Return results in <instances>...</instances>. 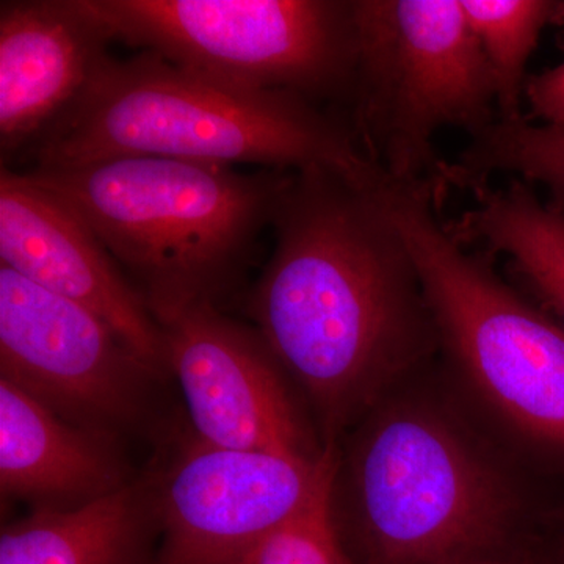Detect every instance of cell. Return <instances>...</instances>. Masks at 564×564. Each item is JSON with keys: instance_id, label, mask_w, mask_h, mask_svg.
Instances as JSON below:
<instances>
[{"instance_id": "obj_11", "label": "cell", "mask_w": 564, "mask_h": 564, "mask_svg": "<svg viewBox=\"0 0 564 564\" xmlns=\"http://www.w3.org/2000/svg\"><path fill=\"white\" fill-rule=\"evenodd\" d=\"M0 263L93 311L166 373L161 325L98 236L62 198L11 169L0 172Z\"/></svg>"}, {"instance_id": "obj_20", "label": "cell", "mask_w": 564, "mask_h": 564, "mask_svg": "<svg viewBox=\"0 0 564 564\" xmlns=\"http://www.w3.org/2000/svg\"><path fill=\"white\" fill-rule=\"evenodd\" d=\"M552 532L555 534L554 545H552L555 563L564 564V499L560 502L558 508H556L554 522H552Z\"/></svg>"}, {"instance_id": "obj_19", "label": "cell", "mask_w": 564, "mask_h": 564, "mask_svg": "<svg viewBox=\"0 0 564 564\" xmlns=\"http://www.w3.org/2000/svg\"><path fill=\"white\" fill-rule=\"evenodd\" d=\"M508 547L467 556V558L458 560V562L452 564H556L554 552L545 555L516 554L513 552V555H511Z\"/></svg>"}, {"instance_id": "obj_2", "label": "cell", "mask_w": 564, "mask_h": 564, "mask_svg": "<svg viewBox=\"0 0 564 564\" xmlns=\"http://www.w3.org/2000/svg\"><path fill=\"white\" fill-rule=\"evenodd\" d=\"M415 378L336 445L329 503L352 564H452L497 551L558 503L541 505L469 415Z\"/></svg>"}, {"instance_id": "obj_6", "label": "cell", "mask_w": 564, "mask_h": 564, "mask_svg": "<svg viewBox=\"0 0 564 564\" xmlns=\"http://www.w3.org/2000/svg\"><path fill=\"white\" fill-rule=\"evenodd\" d=\"M356 69L347 115L367 158L399 187L444 195L434 137L499 120L488 58L462 0H352Z\"/></svg>"}, {"instance_id": "obj_17", "label": "cell", "mask_w": 564, "mask_h": 564, "mask_svg": "<svg viewBox=\"0 0 564 564\" xmlns=\"http://www.w3.org/2000/svg\"><path fill=\"white\" fill-rule=\"evenodd\" d=\"M332 484L333 477L291 521L226 564H352L334 525Z\"/></svg>"}, {"instance_id": "obj_5", "label": "cell", "mask_w": 564, "mask_h": 564, "mask_svg": "<svg viewBox=\"0 0 564 564\" xmlns=\"http://www.w3.org/2000/svg\"><path fill=\"white\" fill-rule=\"evenodd\" d=\"M380 198L421 276L448 366L524 454L564 480L563 323L447 231L432 191L386 182Z\"/></svg>"}, {"instance_id": "obj_1", "label": "cell", "mask_w": 564, "mask_h": 564, "mask_svg": "<svg viewBox=\"0 0 564 564\" xmlns=\"http://www.w3.org/2000/svg\"><path fill=\"white\" fill-rule=\"evenodd\" d=\"M383 182L322 166L295 172L274 214L272 256L248 295V317L323 445L339 444L441 352L421 276L381 203Z\"/></svg>"}, {"instance_id": "obj_15", "label": "cell", "mask_w": 564, "mask_h": 564, "mask_svg": "<svg viewBox=\"0 0 564 564\" xmlns=\"http://www.w3.org/2000/svg\"><path fill=\"white\" fill-rule=\"evenodd\" d=\"M491 68L499 121H519L527 63L545 29L564 25L563 0H462Z\"/></svg>"}, {"instance_id": "obj_14", "label": "cell", "mask_w": 564, "mask_h": 564, "mask_svg": "<svg viewBox=\"0 0 564 564\" xmlns=\"http://www.w3.org/2000/svg\"><path fill=\"white\" fill-rule=\"evenodd\" d=\"M161 525L150 473L66 510H31L3 524L0 564H155Z\"/></svg>"}, {"instance_id": "obj_13", "label": "cell", "mask_w": 564, "mask_h": 564, "mask_svg": "<svg viewBox=\"0 0 564 564\" xmlns=\"http://www.w3.org/2000/svg\"><path fill=\"white\" fill-rule=\"evenodd\" d=\"M139 475L120 440L82 429L0 378V492L31 510H66L120 491Z\"/></svg>"}, {"instance_id": "obj_7", "label": "cell", "mask_w": 564, "mask_h": 564, "mask_svg": "<svg viewBox=\"0 0 564 564\" xmlns=\"http://www.w3.org/2000/svg\"><path fill=\"white\" fill-rule=\"evenodd\" d=\"M111 41L259 90L350 104L352 0H79Z\"/></svg>"}, {"instance_id": "obj_10", "label": "cell", "mask_w": 564, "mask_h": 564, "mask_svg": "<svg viewBox=\"0 0 564 564\" xmlns=\"http://www.w3.org/2000/svg\"><path fill=\"white\" fill-rule=\"evenodd\" d=\"M161 328L165 369L180 384L192 436L234 451L304 458L325 452L295 388L254 326L204 302Z\"/></svg>"}, {"instance_id": "obj_18", "label": "cell", "mask_w": 564, "mask_h": 564, "mask_svg": "<svg viewBox=\"0 0 564 564\" xmlns=\"http://www.w3.org/2000/svg\"><path fill=\"white\" fill-rule=\"evenodd\" d=\"M529 118L543 124L564 126V62L529 76L525 85Z\"/></svg>"}, {"instance_id": "obj_9", "label": "cell", "mask_w": 564, "mask_h": 564, "mask_svg": "<svg viewBox=\"0 0 564 564\" xmlns=\"http://www.w3.org/2000/svg\"><path fill=\"white\" fill-rule=\"evenodd\" d=\"M336 455V445L304 458L188 437L170 462L150 470L161 525L155 564L231 562L317 496Z\"/></svg>"}, {"instance_id": "obj_12", "label": "cell", "mask_w": 564, "mask_h": 564, "mask_svg": "<svg viewBox=\"0 0 564 564\" xmlns=\"http://www.w3.org/2000/svg\"><path fill=\"white\" fill-rule=\"evenodd\" d=\"M111 40L79 0L0 3V154L24 158L74 109Z\"/></svg>"}, {"instance_id": "obj_16", "label": "cell", "mask_w": 564, "mask_h": 564, "mask_svg": "<svg viewBox=\"0 0 564 564\" xmlns=\"http://www.w3.org/2000/svg\"><path fill=\"white\" fill-rule=\"evenodd\" d=\"M511 174L544 185L564 207V126L499 121L473 137L454 163L445 165L448 187L467 188Z\"/></svg>"}, {"instance_id": "obj_8", "label": "cell", "mask_w": 564, "mask_h": 564, "mask_svg": "<svg viewBox=\"0 0 564 564\" xmlns=\"http://www.w3.org/2000/svg\"><path fill=\"white\" fill-rule=\"evenodd\" d=\"M163 375L99 315L0 263V378L70 423L121 440Z\"/></svg>"}, {"instance_id": "obj_3", "label": "cell", "mask_w": 564, "mask_h": 564, "mask_svg": "<svg viewBox=\"0 0 564 564\" xmlns=\"http://www.w3.org/2000/svg\"><path fill=\"white\" fill-rule=\"evenodd\" d=\"M121 155L302 172L334 170L377 184L350 118L288 91L193 73L140 52L102 63L74 109L24 159L62 170Z\"/></svg>"}, {"instance_id": "obj_4", "label": "cell", "mask_w": 564, "mask_h": 564, "mask_svg": "<svg viewBox=\"0 0 564 564\" xmlns=\"http://www.w3.org/2000/svg\"><path fill=\"white\" fill-rule=\"evenodd\" d=\"M21 173L90 226L159 325L237 289L295 174L155 155Z\"/></svg>"}]
</instances>
